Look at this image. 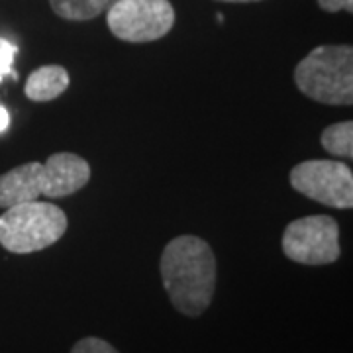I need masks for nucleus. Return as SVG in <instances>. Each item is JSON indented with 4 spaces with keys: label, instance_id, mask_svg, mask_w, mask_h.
<instances>
[{
    "label": "nucleus",
    "instance_id": "2eb2a0df",
    "mask_svg": "<svg viewBox=\"0 0 353 353\" xmlns=\"http://www.w3.org/2000/svg\"><path fill=\"white\" fill-rule=\"evenodd\" d=\"M8 126H10V114H8V110L4 106H0V134Z\"/></svg>",
    "mask_w": 353,
    "mask_h": 353
},
{
    "label": "nucleus",
    "instance_id": "0eeeda50",
    "mask_svg": "<svg viewBox=\"0 0 353 353\" xmlns=\"http://www.w3.org/2000/svg\"><path fill=\"white\" fill-rule=\"evenodd\" d=\"M90 181V165L75 153H53L41 163V194L63 199L75 194Z\"/></svg>",
    "mask_w": 353,
    "mask_h": 353
},
{
    "label": "nucleus",
    "instance_id": "dca6fc26",
    "mask_svg": "<svg viewBox=\"0 0 353 353\" xmlns=\"http://www.w3.org/2000/svg\"><path fill=\"white\" fill-rule=\"evenodd\" d=\"M220 2H259V0H220Z\"/></svg>",
    "mask_w": 353,
    "mask_h": 353
},
{
    "label": "nucleus",
    "instance_id": "423d86ee",
    "mask_svg": "<svg viewBox=\"0 0 353 353\" xmlns=\"http://www.w3.org/2000/svg\"><path fill=\"white\" fill-rule=\"evenodd\" d=\"M290 185L296 192L332 208L353 206V173L350 165L330 159H310L294 165Z\"/></svg>",
    "mask_w": 353,
    "mask_h": 353
},
{
    "label": "nucleus",
    "instance_id": "6e6552de",
    "mask_svg": "<svg viewBox=\"0 0 353 353\" xmlns=\"http://www.w3.org/2000/svg\"><path fill=\"white\" fill-rule=\"evenodd\" d=\"M41 196V163H24L0 175V208L38 201Z\"/></svg>",
    "mask_w": 353,
    "mask_h": 353
},
{
    "label": "nucleus",
    "instance_id": "7ed1b4c3",
    "mask_svg": "<svg viewBox=\"0 0 353 353\" xmlns=\"http://www.w3.org/2000/svg\"><path fill=\"white\" fill-rule=\"evenodd\" d=\"M67 216L51 202H24L0 216V243L10 253L41 252L63 238Z\"/></svg>",
    "mask_w": 353,
    "mask_h": 353
},
{
    "label": "nucleus",
    "instance_id": "9b49d317",
    "mask_svg": "<svg viewBox=\"0 0 353 353\" xmlns=\"http://www.w3.org/2000/svg\"><path fill=\"white\" fill-rule=\"evenodd\" d=\"M322 148L336 157L352 159L353 157V122H338L328 126L320 136Z\"/></svg>",
    "mask_w": 353,
    "mask_h": 353
},
{
    "label": "nucleus",
    "instance_id": "20e7f679",
    "mask_svg": "<svg viewBox=\"0 0 353 353\" xmlns=\"http://www.w3.org/2000/svg\"><path fill=\"white\" fill-rule=\"evenodd\" d=\"M106 24L122 41L148 43L171 32L175 8L169 0H116L106 10Z\"/></svg>",
    "mask_w": 353,
    "mask_h": 353
},
{
    "label": "nucleus",
    "instance_id": "39448f33",
    "mask_svg": "<svg viewBox=\"0 0 353 353\" xmlns=\"http://www.w3.org/2000/svg\"><path fill=\"white\" fill-rule=\"evenodd\" d=\"M283 253L301 265H330L340 259V226L332 216H306L283 234Z\"/></svg>",
    "mask_w": 353,
    "mask_h": 353
},
{
    "label": "nucleus",
    "instance_id": "9d476101",
    "mask_svg": "<svg viewBox=\"0 0 353 353\" xmlns=\"http://www.w3.org/2000/svg\"><path fill=\"white\" fill-rule=\"evenodd\" d=\"M116 0H50L53 12L69 22H87L106 12Z\"/></svg>",
    "mask_w": 353,
    "mask_h": 353
},
{
    "label": "nucleus",
    "instance_id": "1a4fd4ad",
    "mask_svg": "<svg viewBox=\"0 0 353 353\" xmlns=\"http://www.w3.org/2000/svg\"><path fill=\"white\" fill-rule=\"evenodd\" d=\"M69 87V73L61 65H46L32 71L26 81V97L34 102H48L63 94Z\"/></svg>",
    "mask_w": 353,
    "mask_h": 353
},
{
    "label": "nucleus",
    "instance_id": "4468645a",
    "mask_svg": "<svg viewBox=\"0 0 353 353\" xmlns=\"http://www.w3.org/2000/svg\"><path fill=\"white\" fill-rule=\"evenodd\" d=\"M318 4L326 12H353V0H318Z\"/></svg>",
    "mask_w": 353,
    "mask_h": 353
},
{
    "label": "nucleus",
    "instance_id": "f8f14e48",
    "mask_svg": "<svg viewBox=\"0 0 353 353\" xmlns=\"http://www.w3.org/2000/svg\"><path fill=\"white\" fill-rule=\"evenodd\" d=\"M16 53H18V48L14 46L12 41L0 38V81H2L4 77H12V79L18 77L12 71Z\"/></svg>",
    "mask_w": 353,
    "mask_h": 353
},
{
    "label": "nucleus",
    "instance_id": "f257e3e1",
    "mask_svg": "<svg viewBox=\"0 0 353 353\" xmlns=\"http://www.w3.org/2000/svg\"><path fill=\"white\" fill-rule=\"evenodd\" d=\"M161 281L181 314L196 318L214 299L218 265L212 248L196 236H179L161 253Z\"/></svg>",
    "mask_w": 353,
    "mask_h": 353
},
{
    "label": "nucleus",
    "instance_id": "ddd939ff",
    "mask_svg": "<svg viewBox=\"0 0 353 353\" xmlns=\"http://www.w3.org/2000/svg\"><path fill=\"white\" fill-rule=\"evenodd\" d=\"M71 353H120L114 345L101 338H83L73 345Z\"/></svg>",
    "mask_w": 353,
    "mask_h": 353
},
{
    "label": "nucleus",
    "instance_id": "f03ea898",
    "mask_svg": "<svg viewBox=\"0 0 353 353\" xmlns=\"http://www.w3.org/2000/svg\"><path fill=\"white\" fill-rule=\"evenodd\" d=\"M294 83L312 101L332 106H352V46H320L312 50L296 65Z\"/></svg>",
    "mask_w": 353,
    "mask_h": 353
}]
</instances>
